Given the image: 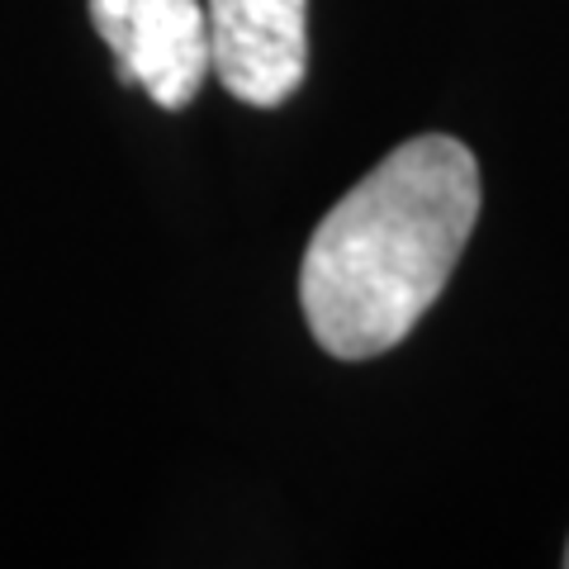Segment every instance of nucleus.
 I'll use <instances>...</instances> for the list:
<instances>
[{"label": "nucleus", "instance_id": "f257e3e1", "mask_svg": "<svg viewBox=\"0 0 569 569\" xmlns=\"http://www.w3.org/2000/svg\"><path fill=\"white\" fill-rule=\"evenodd\" d=\"M479 219V162L460 138L422 133L328 209L299 266L318 347L370 361L399 347L447 290Z\"/></svg>", "mask_w": 569, "mask_h": 569}, {"label": "nucleus", "instance_id": "f03ea898", "mask_svg": "<svg viewBox=\"0 0 569 569\" xmlns=\"http://www.w3.org/2000/svg\"><path fill=\"white\" fill-rule=\"evenodd\" d=\"M309 0H209V67L242 104L290 100L309 67Z\"/></svg>", "mask_w": 569, "mask_h": 569}, {"label": "nucleus", "instance_id": "7ed1b4c3", "mask_svg": "<svg viewBox=\"0 0 569 569\" xmlns=\"http://www.w3.org/2000/svg\"><path fill=\"white\" fill-rule=\"evenodd\" d=\"M119 81L142 86L162 110H186L209 77V14L200 0H133L114 48Z\"/></svg>", "mask_w": 569, "mask_h": 569}, {"label": "nucleus", "instance_id": "20e7f679", "mask_svg": "<svg viewBox=\"0 0 569 569\" xmlns=\"http://www.w3.org/2000/svg\"><path fill=\"white\" fill-rule=\"evenodd\" d=\"M129 10H133V0H91V24L104 43H110V52L119 48L123 39V24H129Z\"/></svg>", "mask_w": 569, "mask_h": 569}, {"label": "nucleus", "instance_id": "39448f33", "mask_svg": "<svg viewBox=\"0 0 569 569\" xmlns=\"http://www.w3.org/2000/svg\"><path fill=\"white\" fill-rule=\"evenodd\" d=\"M565 565H569V546H565Z\"/></svg>", "mask_w": 569, "mask_h": 569}]
</instances>
